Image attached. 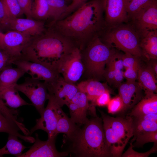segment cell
<instances>
[{"label":"cell","mask_w":157,"mask_h":157,"mask_svg":"<svg viewBox=\"0 0 157 157\" xmlns=\"http://www.w3.org/2000/svg\"><path fill=\"white\" fill-rule=\"evenodd\" d=\"M100 0L88 1L66 17L52 21L51 27L71 41L81 51L107 29Z\"/></svg>","instance_id":"obj_1"},{"label":"cell","mask_w":157,"mask_h":157,"mask_svg":"<svg viewBox=\"0 0 157 157\" xmlns=\"http://www.w3.org/2000/svg\"><path fill=\"white\" fill-rule=\"evenodd\" d=\"M47 27L41 34L31 37L21 59L42 64L58 70L61 63L76 47L52 28Z\"/></svg>","instance_id":"obj_2"},{"label":"cell","mask_w":157,"mask_h":157,"mask_svg":"<svg viewBox=\"0 0 157 157\" xmlns=\"http://www.w3.org/2000/svg\"><path fill=\"white\" fill-rule=\"evenodd\" d=\"M71 139L70 151L78 157H113L106 139L102 119L88 120Z\"/></svg>","instance_id":"obj_3"},{"label":"cell","mask_w":157,"mask_h":157,"mask_svg":"<svg viewBox=\"0 0 157 157\" xmlns=\"http://www.w3.org/2000/svg\"><path fill=\"white\" fill-rule=\"evenodd\" d=\"M106 141L113 157H120L133 135L132 117H113L100 112Z\"/></svg>","instance_id":"obj_4"},{"label":"cell","mask_w":157,"mask_h":157,"mask_svg":"<svg viewBox=\"0 0 157 157\" xmlns=\"http://www.w3.org/2000/svg\"><path fill=\"white\" fill-rule=\"evenodd\" d=\"M116 51L104 43L99 36L93 38L81 51L84 72L91 78L103 76L106 65Z\"/></svg>","instance_id":"obj_5"},{"label":"cell","mask_w":157,"mask_h":157,"mask_svg":"<svg viewBox=\"0 0 157 157\" xmlns=\"http://www.w3.org/2000/svg\"><path fill=\"white\" fill-rule=\"evenodd\" d=\"M105 44L139 58L143 56L140 46V37L129 23L107 28L100 37Z\"/></svg>","instance_id":"obj_6"},{"label":"cell","mask_w":157,"mask_h":157,"mask_svg":"<svg viewBox=\"0 0 157 157\" xmlns=\"http://www.w3.org/2000/svg\"><path fill=\"white\" fill-rule=\"evenodd\" d=\"M15 87L28 97L41 115L44 108L45 102L49 97L46 83L28 77L23 83L16 84Z\"/></svg>","instance_id":"obj_7"},{"label":"cell","mask_w":157,"mask_h":157,"mask_svg":"<svg viewBox=\"0 0 157 157\" xmlns=\"http://www.w3.org/2000/svg\"><path fill=\"white\" fill-rule=\"evenodd\" d=\"M84 70L81 51L77 47L65 58L58 69L66 81L74 84L80 78Z\"/></svg>","instance_id":"obj_8"},{"label":"cell","mask_w":157,"mask_h":157,"mask_svg":"<svg viewBox=\"0 0 157 157\" xmlns=\"http://www.w3.org/2000/svg\"><path fill=\"white\" fill-rule=\"evenodd\" d=\"M127 0H100L107 29L129 22Z\"/></svg>","instance_id":"obj_9"},{"label":"cell","mask_w":157,"mask_h":157,"mask_svg":"<svg viewBox=\"0 0 157 157\" xmlns=\"http://www.w3.org/2000/svg\"><path fill=\"white\" fill-rule=\"evenodd\" d=\"M48 102L41 117L36 120L35 125L30 131V135L38 130H42L47 134L48 138L56 137V130L57 122V109L59 106L49 95Z\"/></svg>","instance_id":"obj_10"},{"label":"cell","mask_w":157,"mask_h":157,"mask_svg":"<svg viewBox=\"0 0 157 157\" xmlns=\"http://www.w3.org/2000/svg\"><path fill=\"white\" fill-rule=\"evenodd\" d=\"M14 64L30 75L31 78L50 83L56 80L60 75L57 70L40 63L23 59L16 60Z\"/></svg>","instance_id":"obj_11"},{"label":"cell","mask_w":157,"mask_h":157,"mask_svg":"<svg viewBox=\"0 0 157 157\" xmlns=\"http://www.w3.org/2000/svg\"><path fill=\"white\" fill-rule=\"evenodd\" d=\"M31 37L24 33L9 30L3 33L0 42V47L11 56L19 59L24 49Z\"/></svg>","instance_id":"obj_12"},{"label":"cell","mask_w":157,"mask_h":157,"mask_svg":"<svg viewBox=\"0 0 157 157\" xmlns=\"http://www.w3.org/2000/svg\"><path fill=\"white\" fill-rule=\"evenodd\" d=\"M46 83L49 95L61 107L67 106L79 91L77 85L66 81L61 76L54 81Z\"/></svg>","instance_id":"obj_13"},{"label":"cell","mask_w":157,"mask_h":157,"mask_svg":"<svg viewBox=\"0 0 157 157\" xmlns=\"http://www.w3.org/2000/svg\"><path fill=\"white\" fill-rule=\"evenodd\" d=\"M35 137L34 144L19 157H61L68 156V151L60 152L56 149L55 144L56 137L48 139L45 141L40 140L37 133Z\"/></svg>","instance_id":"obj_14"},{"label":"cell","mask_w":157,"mask_h":157,"mask_svg":"<svg viewBox=\"0 0 157 157\" xmlns=\"http://www.w3.org/2000/svg\"><path fill=\"white\" fill-rule=\"evenodd\" d=\"M129 23L140 38L149 31L157 30V0H154L137 18Z\"/></svg>","instance_id":"obj_15"},{"label":"cell","mask_w":157,"mask_h":157,"mask_svg":"<svg viewBox=\"0 0 157 157\" xmlns=\"http://www.w3.org/2000/svg\"><path fill=\"white\" fill-rule=\"evenodd\" d=\"M69 108L70 119L76 124H85L89 119L87 117L89 104L86 95L78 91L67 105Z\"/></svg>","instance_id":"obj_16"},{"label":"cell","mask_w":157,"mask_h":157,"mask_svg":"<svg viewBox=\"0 0 157 157\" xmlns=\"http://www.w3.org/2000/svg\"><path fill=\"white\" fill-rule=\"evenodd\" d=\"M118 87L119 95L123 104V109L121 111L122 113L132 109L142 98V89L138 83L135 81H127L121 83Z\"/></svg>","instance_id":"obj_17"},{"label":"cell","mask_w":157,"mask_h":157,"mask_svg":"<svg viewBox=\"0 0 157 157\" xmlns=\"http://www.w3.org/2000/svg\"><path fill=\"white\" fill-rule=\"evenodd\" d=\"M9 29L34 37L42 34L46 28L44 21L17 18L10 19Z\"/></svg>","instance_id":"obj_18"},{"label":"cell","mask_w":157,"mask_h":157,"mask_svg":"<svg viewBox=\"0 0 157 157\" xmlns=\"http://www.w3.org/2000/svg\"><path fill=\"white\" fill-rule=\"evenodd\" d=\"M77 86L79 91L85 93L89 101L91 102L89 110L92 112L96 111L94 102L96 99L105 92L109 90L106 84L92 78L81 81Z\"/></svg>","instance_id":"obj_19"},{"label":"cell","mask_w":157,"mask_h":157,"mask_svg":"<svg viewBox=\"0 0 157 157\" xmlns=\"http://www.w3.org/2000/svg\"><path fill=\"white\" fill-rule=\"evenodd\" d=\"M152 113L157 114V95L154 93L146 94L131 109L129 116L136 118Z\"/></svg>","instance_id":"obj_20"},{"label":"cell","mask_w":157,"mask_h":157,"mask_svg":"<svg viewBox=\"0 0 157 157\" xmlns=\"http://www.w3.org/2000/svg\"><path fill=\"white\" fill-rule=\"evenodd\" d=\"M133 119L134 137L157 131V114H150Z\"/></svg>","instance_id":"obj_21"},{"label":"cell","mask_w":157,"mask_h":157,"mask_svg":"<svg viewBox=\"0 0 157 157\" xmlns=\"http://www.w3.org/2000/svg\"><path fill=\"white\" fill-rule=\"evenodd\" d=\"M156 75L149 66L140 67L138 71V83L145 94L156 92L157 86Z\"/></svg>","instance_id":"obj_22"},{"label":"cell","mask_w":157,"mask_h":157,"mask_svg":"<svg viewBox=\"0 0 157 157\" xmlns=\"http://www.w3.org/2000/svg\"><path fill=\"white\" fill-rule=\"evenodd\" d=\"M57 115L56 135H57L59 133H64L68 140L71 139L75 135L80 128L68 117L60 106L58 108Z\"/></svg>","instance_id":"obj_23"},{"label":"cell","mask_w":157,"mask_h":157,"mask_svg":"<svg viewBox=\"0 0 157 157\" xmlns=\"http://www.w3.org/2000/svg\"><path fill=\"white\" fill-rule=\"evenodd\" d=\"M15 86H0V98L5 104L15 109L26 105H31L19 95Z\"/></svg>","instance_id":"obj_24"},{"label":"cell","mask_w":157,"mask_h":157,"mask_svg":"<svg viewBox=\"0 0 157 157\" xmlns=\"http://www.w3.org/2000/svg\"><path fill=\"white\" fill-rule=\"evenodd\" d=\"M143 56L148 59L157 58V30L149 31L140 38Z\"/></svg>","instance_id":"obj_25"},{"label":"cell","mask_w":157,"mask_h":157,"mask_svg":"<svg viewBox=\"0 0 157 157\" xmlns=\"http://www.w3.org/2000/svg\"><path fill=\"white\" fill-rule=\"evenodd\" d=\"M23 132L22 128L15 122L9 119L0 113V132H4L15 135L26 142H34L35 139L28 135H23L19 131Z\"/></svg>","instance_id":"obj_26"},{"label":"cell","mask_w":157,"mask_h":157,"mask_svg":"<svg viewBox=\"0 0 157 157\" xmlns=\"http://www.w3.org/2000/svg\"><path fill=\"white\" fill-rule=\"evenodd\" d=\"M25 73L19 67L14 68L11 65L6 66L0 72V86H15Z\"/></svg>","instance_id":"obj_27"},{"label":"cell","mask_w":157,"mask_h":157,"mask_svg":"<svg viewBox=\"0 0 157 157\" xmlns=\"http://www.w3.org/2000/svg\"><path fill=\"white\" fill-rule=\"evenodd\" d=\"M154 0H127L126 10L129 22L137 18Z\"/></svg>","instance_id":"obj_28"},{"label":"cell","mask_w":157,"mask_h":157,"mask_svg":"<svg viewBox=\"0 0 157 157\" xmlns=\"http://www.w3.org/2000/svg\"><path fill=\"white\" fill-rule=\"evenodd\" d=\"M18 137L9 134L8 141L5 145L0 149V157L5 154L13 155L19 157L22 154V151L27 147L23 145L22 141L18 140Z\"/></svg>","instance_id":"obj_29"},{"label":"cell","mask_w":157,"mask_h":157,"mask_svg":"<svg viewBox=\"0 0 157 157\" xmlns=\"http://www.w3.org/2000/svg\"><path fill=\"white\" fill-rule=\"evenodd\" d=\"M33 19L44 21L50 19L47 0H34L32 9Z\"/></svg>","instance_id":"obj_30"},{"label":"cell","mask_w":157,"mask_h":157,"mask_svg":"<svg viewBox=\"0 0 157 157\" xmlns=\"http://www.w3.org/2000/svg\"><path fill=\"white\" fill-rule=\"evenodd\" d=\"M50 18L52 21L59 20L66 12L68 5L65 0H47Z\"/></svg>","instance_id":"obj_31"},{"label":"cell","mask_w":157,"mask_h":157,"mask_svg":"<svg viewBox=\"0 0 157 157\" xmlns=\"http://www.w3.org/2000/svg\"><path fill=\"white\" fill-rule=\"evenodd\" d=\"M123 54L116 51L110 58L115 72L114 84L116 87H118L121 83L124 78Z\"/></svg>","instance_id":"obj_32"},{"label":"cell","mask_w":157,"mask_h":157,"mask_svg":"<svg viewBox=\"0 0 157 157\" xmlns=\"http://www.w3.org/2000/svg\"><path fill=\"white\" fill-rule=\"evenodd\" d=\"M10 19L20 18L24 15L17 0H1Z\"/></svg>","instance_id":"obj_33"},{"label":"cell","mask_w":157,"mask_h":157,"mask_svg":"<svg viewBox=\"0 0 157 157\" xmlns=\"http://www.w3.org/2000/svg\"><path fill=\"white\" fill-rule=\"evenodd\" d=\"M135 142L132 145L133 147H140L144 144L153 142L157 143V131L148 132L133 137L131 141Z\"/></svg>","instance_id":"obj_34"},{"label":"cell","mask_w":157,"mask_h":157,"mask_svg":"<svg viewBox=\"0 0 157 157\" xmlns=\"http://www.w3.org/2000/svg\"><path fill=\"white\" fill-rule=\"evenodd\" d=\"M0 113L8 119L12 120L17 123L22 129L25 131L26 128L22 123L18 121V113L17 110L7 107L0 98Z\"/></svg>","instance_id":"obj_35"},{"label":"cell","mask_w":157,"mask_h":157,"mask_svg":"<svg viewBox=\"0 0 157 157\" xmlns=\"http://www.w3.org/2000/svg\"><path fill=\"white\" fill-rule=\"evenodd\" d=\"M129 143L130 146L123 154L122 157H148L151 154L156 153L157 151V143H154L153 147L149 151L145 152L140 153L134 151L133 149V142Z\"/></svg>","instance_id":"obj_36"},{"label":"cell","mask_w":157,"mask_h":157,"mask_svg":"<svg viewBox=\"0 0 157 157\" xmlns=\"http://www.w3.org/2000/svg\"><path fill=\"white\" fill-rule=\"evenodd\" d=\"M123 63L124 67L135 68L139 69L140 67V58L127 52L122 55Z\"/></svg>","instance_id":"obj_37"},{"label":"cell","mask_w":157,"mask_h":157,"mask_svg":"<svg viewBox=\"0 0 157 157\" xmlns=\"http://www.w3.org/2000/svg\"><path fill=\"white\" fill-rule=\"evenodd\" d=\"M107 106L108 113L113 114L121 112L123 109V104L118 95L110 99Z\"/></svg>","instance_id":"obj_38"},{"label":"cell","mask_w":157,"mask_h":157,"mask_svg":"<svg viewBox=\"0 0 157 157\" xmlns=\"http://www.w3.org/2000/svg\"><path fill=\"white\" fill-rule=\"evenodd\" d=\"M19 59L13 57L0 47V72L6 66L13 64Z\"/></svg>","instance_id":"obj_39"},{"label":"cell","mask_w":157,"mask_h":157,"mask_svg":"<svg viewBox=\"0 0 157 157\" xmlns=\"http://www.w3.org/2000/svg\"><path fill=\"white\" fill-rule=\"evenodd\" d=\"M10 19L2 1L0 0V30L1 31L9 30Z\"/></svg>","instance_id":"obj_40"},{"label":"cell","mask_w":157,"mask_h":157,"mask_svg":"<svg viewBox=\"0 0 157 157\" xmlns=\"http://www.w3.org/2000/svg\"><path fill=\"white\" fill-rule=\"evenodd\" d=\"M26 18L33 19L32 9L34 0H17Z\"/></svg>","instance_id":"obj_41"},{"label":"cell","mask_w":157,"mask_h":157,"mask_svg":"<svg viewBox=\"0 0 157 157\" xmlns=\"http://www.w3.org/2000/svg\"><path fill=\"white\" fill-rule=\"evenodd\" d=\"M88 0H72L71 3L68 5L66 12L59 19H61L70 14L88 2Z\"/></svg>","instance_id":"obj_42"},{"label":"cell","mask_w":157,"mask_h":157,"mask_svg":"<svg viewBox=\"0 0 157 157\" xmlns=\"http://www.w3.org/2000/svg\"><path fill=\"white\" fill-rule=\"evenodd\" d=\"M103 76L110 84H114L115 72L110 59L106 65Z\"/></svg>","instance_id":"obj_43"},{"label":"cell","mask_w":157,"mask_h":157,"mask_svg":"<svg viewBox=\"0 0 157 157\" xmlns=\"http://www.w3.org/2000/svg\"><path fill=\"white\" fill-rule=\"evenodd\" d=\"M139 69L135 68H128L124 72V77L127 81H135L138 79Z\"/></svg>","instance_id":"obj_44"},{"label":"cell","mask_w":157,"mask_h":157,"mask_svg":"<svg viewBox=\"0 0 157 157\" xmlns=\"http://www.w3.org/2000/svg\"><path fill=\"white\" fill-rule=\"evenodd\" d=\"M110 99V91H107L97 97L94 102V105L99 106H107Z\"/></svg>","instance_id":"obj_45"},{"label":"cell","mask_w":157,"mask_h":157,"mask_svg":"<svg viewBox=\"0 0 157 157\" xmlns=\"http://www.w3.org/2000/svg\"><path fill=\"white\" fill-rule=\"evenodd\" d=\"M157 59L154 60V61H153V63L151 65H149L151 68H152L156 76L157 77V62L156 60Z\"/></svg>","instance_id":"obj_46"},{"label":"cell","mask_w":157,"mask_h":157,"mask_svg":"<svg viewBox=\"0 0 157 157\" xmlns=\"http://www.w3.org/2000/svg\"><path fill=\"white\" fill-rule=\"evenodd\" d=\"M3 33L0 30V42L3 36Z\"/></svg>","instance_id":"obj_47"},{"label":"cell","mask_w":157,"mask_h":157,"mask_svg":"<svg viewBox=\"0 0 157 157\" xmlns=\"http://www.w3.org/2000/svg\"><path fill=\"white\" fill-rule=\"evenodd\" d=\"M67 2H69V1H72V0H65Z\"/></svg>","instance_id":"obj_48"}]
</instances>
